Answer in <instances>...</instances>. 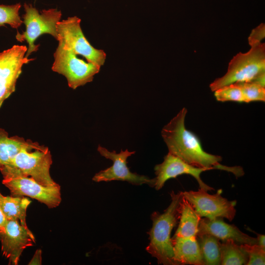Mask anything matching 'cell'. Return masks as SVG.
I'll return each instance as SVG.
<instances>
[{"instance_id": "cell-11", "label": "cell", "mask_w": 265, "mask_h": 265, "mask_svg": "<svg viewBox=\"0 0 265 265\" xmlns=\"http://www.w3.org/2000/svg\"><path fill=\"white\" fill-rule=\"evenodd\" d=\"M97 150L104 157L110 159L113 164L110 167L97 173L93 177V181L96 182L111 181H127L134 185L147 184L154 187L155 178L140 175L131 172L127 165L128 157L135 153V151L130 152L127 149L123 151L121 150L119 153L115 151L110 152L106 148L99 145Z\"/></svg>"}, {"instance_id": "cell-28", "label": "cell", "mask_w": 265, "mask_h": 265, "mask_svg": "<svg viewBox=\"0 0 265 265\" xmlns=\"http://www.w3.org/2000/svg\"><path fill=\"white\" fill-rule=\"evenodd\" d=\"M257 244L259 245L260 246L265 248V236L264 235H261V234H257Z\"/></svg>"}, {"instance_id": "cell-5", "label": "cell", "mask_w": 265, "mask_h": 265, "mask_svg": "<svg viewBox=\"0 0 265 265\" xmlns=\"http://www.w3.org/2000/svg\"><path fill=\"white\" fill-rule=\"evenodd\" d=\"M25 14L23 16L26 27L22 34L18 31L16 35L19 42L26 41L28 45L26 56L28 57L32 53L37 51L39 45L34 42L43 34H49L57 39L56 25L60 21L61 12L57 9L43 10L40 13L31 4L24 3Z\"/></svg>"}, {"instance_id": "cell-20", "label": "cell", "mask_w": 265, "mask_h": 265, "mask_svg": "<svg viewBox=\"0 0 265 265\" xmlns=\"http://www.w3.org/2000/svg\"><path fill=\"white\" fill-rule=\"evenodd\" d=\"M205 265H221L220 242L215 237L205 234L197 236Z\"/></svg>"}, {"instance_id": "cell-10", "label": "cell", "mask_w": 265, "mask_h": 265, "mask_svg": "<svg viewBox=\"0 0 265 265\" xmlns=\"http://www.w3.org/2000/svg\"><path fill=\"white\" fill-rule=\"evenodd\" d=\"M27 51L26 46L15 45L0 53V108L15 91L23 65L34 60L26 56Z\"/></svg>"}, {"instance_id": "cell-7", "label": "cell", "mask_w": 265, "mask_h": 265, "mask_svg": "<svg viewBox=\"0 0 265 265\" xmlns=\"http://www.w3.org/2000/svg\"><path fill=\"white\" fill-rule=\"evenodd\" d=\"M77 54L58 45L53 53L54 61L52 69L64 76L69 87L75 89L91 82L101 67L79 58Z\"/></svg>"}, {"instance_id": "cell-25", "label": "cell", "mask_w": 265, "mask_h": 265, "mask_svg": "<svg viewBox=\"0 0 265 265\" xmlns=\"http://www.w3.org/2000/svg\"><path fill=\"white\" fill-rule=\"evenodd\" d=\"M265 37V25L262 23L254 28L248 38V41L251 46L261 42Z\"/></svg>"}, {"instance_id": "cell-2", "label": "cell", "mask_w": 265, "mask_h": 265, "mask_svg": "<svg viewBox=\"0 0 265 265\" xmlns=\"http://www.w3.org/2000/svg\"><path fill=\"white\" fill-rule=\"evenodd\" d=\"M171 202L162 213L154 212L152 227L148 233L150 242L146 251L157 259L159 264L175 265L171 233L179 218L180 205L183 192L170 193Z\"/></svg>"}, {"instance_id": "cell-22", "label": "cell", "mask_w": 265, "mask_h": 265, "mask_svg": "<svg viewBox=\"0 0 265 265\" xmlns=\"http://www.w3.org/2000/svg\"><path fill=\"white\" fill-rule=\"evenodd\" d=\"M214 92L215 99L218 101L245 103L242 90L236 83L224 86Z\"/></svg>"}, {"instance_id": "cell-12", "label": "cell", "mask_w": 265, "mask_h": 265, "mask_svg": "<svg viewBox=\"0 0 265 265\" xmlns=\"http://www.w3.org/2000/svg\"><path fill=\"white\" fill-rule=\"evenodd\" d=\"M2 254L9 265H17L23 251L35 242L33 234L19 221L7 220L4 232L0 237Z\"/></svg>"}, {"instance_id": "cell-24", "label": "cell", "mask_w": 265, "mask_h": 265, "mask_svg": "<svg viewBox=\"0 0 265 265\" xmlns=\"http://www.w3.org/2000/svg\"><path fill=\"white\" fill-rule=\"evenodd\" d=\"M242 247L246 252L248 260L247 265H260L265 264V248L258 244H242Z\"/></svg>"}, {"instance_id": "cell-26", "label": "cell", "mask_w": 265, "mask_h": 265, "mask_svg": "<svg viewBox=\"0 0 265 265\" xmlns=\"http://www.w3.org/2000/svg\"><path fill=\"white\" fill-rule=\"evenodd\" d=\"M42 251L40 249L36 251L28 265H41L42 263Z\"/></svg>"}, {"instance_id": "cell-1", "label": "cell", "mask_w": 265, "mask_h": 265, "mask_svg": "<svg viewBox=\"0 0 265 265\" xmlns=\"http://www.w3.org/2000/svg\"><path fill=\"white\" fill-rule=\"evenodd\" d=\"M187 111L186 108H183L161 130V136L168 153L195 167L209 170L218 169L231 172L236 177L242 176L244 172L241 167L223 165L220 163L222 160L220 156L203 150L198 137L186 128Z\"/></svg>"}, {"instance_id": "cell-6", "label": "cell", "mask_w": 265, "mask_h": 265, "mask_svg": "<svg viewBox=\"0 0 265 265\" xmlns=\"http://www.w3.org/2000/svg\"><path fill=\"white\" fill-rule=\"evenodd\" d=\"M80 22L77 16L58 22L56 25L58 44L76 54L83 56L87 62L101 67L106 62V53L90 44L83 34Z\"/></svg>"}, {"instance_id": "cell-21", "label": "cell", "mask_w": 265, "mask_h": 265, "mask_svg": "<svg viewBox=\"0 0 265 265\" xmlns=\"http://www.w3.org/2000/svg\"><path fill=\"white\" fill-rule=\"evenodd\" d=\"M21 7L20 3L10 5L0 4V26L7 24L15 29L20 27L23 23L19 13Z\"/></svg>"}, {"instance_id": "cell-23", "label": "cell", "mask_w": 265, "mask_h": 265, "mask_svg": "<svg viewBox=\"0 0 265 265\" xmlns=\"http://www.w3.org/2000/svg\"><path fill=\"white\" fill-rule=\"evenodd\" d=\"M240 87L245 103L265 101V87L252 81L236 82Z\"/></svg>"}, {"instance_id": "cell-17", "label": "cell", "mask_w": 265, "mask_h": 265, "mask_svg": "<svg viewBox=\"0 0 265 265\" xmlns=\"http://www.w3.org/2000/svg\"><path fill=\"white\" fill-rule=\"evenodd\" d=\"M201 219L190 203L183 196L179 209L180 221L173 237H197Z\"/></svg>"}, {"instance_id": "cell-19", "label": "cell", "mask_w": 265, "mask_h": 265, "mask_svg": "<svg viewBox=\"0 0 265 265\" xmlns=\"http://www.w3.org/2000/svg\"><path fill=\"white\" fill-rule=\"evenodd\" d=\"M221 265H246L248 255L241 245L232 239L220 243Z\"/></svg>"}, {"instance_id": "cell-3", "label": "cell", "mask_w": 265, "mask_h": 265, "mask_svg": "<svg viewBox=\"0 0 265 265\" xmlns=\"http://www.w3.org/2000/svg\"><path fill=\"white\" fill-rule=\"evenodd\" d=\"M265 72V44L259 43L251 46L245 53H239L229 63L226 73L210 85L212 91L236 82L250 81Z\"/></svg>"}, {"instance_id": "cell-14", "label": "cell", "mask_w": 265, "mask_h": 265, "mask_svg": "<svg viewBox=\"0 0 265 265\" xmlns=\"http://www.w3.org/2000/svg\"><path fill=\"white\" fill-rule=\"evenodd\" d=\"M205 234L213 236L222 241L232 239L240 244L257 243V238L243 233L235 225L226 223L221 218L201 219L197 237Z\"/></svg>"}, {"instance_id": "cell-27", "label": "cell", "mask_w": 265, "mask_h": 265, "mask_svg": "<svg viewBox=\"0 0 265 265\" xmlns=\"http://www.w3.org/2000/svg\"><path fill=\"white\" fill-rule=\"evenodd\" d=\"M7 220L0 208V237L4 232Z\"/></svg>"}, {"instance_id": "cell-9", "label": "cell", "mask_w": 265, "mask_h": 265, "mask_svg": "<svg viewBox=\"0 0 265 265\" xmlns=\"http://www.w3.org/2000/svg\"><path fill=\"white\" fill-rule=\"evenodd\" d=\"M221 192L219 189L216 194H210L199 188L198 191L183 192V196L201 217L209 219L225 218L232 221L236 215V201L223 197Z\"/></svg>"}, {"instance_id": "cell-13", "label": "cell", "mask_w": 265, "mask_h": 265, "mask_svg": "<svg viewBox=\"0 0 265 265\" xmlns=\"http://www.w3.org/2000/svg\"><path fill=\"white\" fill-rule=\"evenodd\" d=\"M154 169L156 176L155 178L154 187L156 190L161 189L168 180L183 174L190 175L193 177L197 181L200 188L207 191L214 190L206 184L201 178V173L209 169L189 164L169 153L164 157L162 163L155 166Z\"/></svg>"}, {"instance_id": "cell-18", "label": "cell", "mask_w": 265, "mask_h": 265, "mask_svg": "<svg viewBox=\"0 0 265 265\" xmlns=\"http://www.w3.org/2000/svg\"><path fill=\"white\" fill-rule=\"evenodd\" d=\"M31 201L24 196H4L0 192V208L7 220H16L26 229V210Z\"/></svg>"}, {"instance_id": "cell-15", "label": "cell", "mask_w": 265, "mask_h": 265, "mask_svg": "<svg viewBox=\"0 0 265 265\" xmlns=\"http://www.w3.org/2000/svg\"><path fill=\"white\" fill-rule=\"evenodd\" d=\"M171 239L176 265H205L197 237H173Z\"/></svg>"}, {"instance_id": "cell-8", "label": "cell", "mask_w": 265, "mask_h": 265, "mask_svg": "<svg viewBox=\"0 0 265 265\" xmlns=\"http://www.w3.org/2000/svg\"><path fill=\"white\" fill-rule=\"evenodd\" d=\"M2 183L13 196H28L45 204L49 208H54L61 202L60 186H44L31 177L15 173L3 178Z\"/></svg>"}, {"instance_id": "cell-4", "label": "cell", "mask_w": 265, "mask_h": 265, "mask_svg": "<svg viewBox=\"0 0 265 265\" xmlns=\"http://www.w3.org/2000/svg\"><path fill=\"white\" fill-rule=\"evenodd\" d=\"M52 162L51 154L47 147L41 149L25 148L0 171L3 178L17 173L31 177L43 186H54L57 184L53 180L50 173Z\"/></svg>"}, {"instance_id": "cell-16", "label": "cell", "mask_w": 265, "mask_h": 265, "mask_svg": "<svg viewBox=\"0 0 265 265\" xmlns=\"http://www.w3.org/2000/svg\"><path fill=\"white\" fill-rule=\"evenodd\" d=\"M44 147V145L22 137H10L7 132L0 128V169L8 165L22 149H41Z\"/></svg>"}]
</instances>
